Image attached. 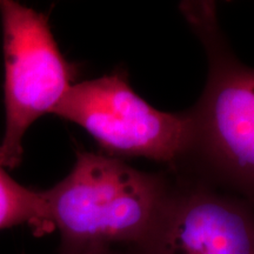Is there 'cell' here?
<instances>
[{
	"label": "cell",
	"instance_id": "2",
	"mask_svg": "<svg viewBox=\"0 0 254 254\" xmlns=\"http://www.w3.org/2000/svg\"><path fill=\"white\" fill-rule=\"evenodd\" d=\"M208 57V78L190 111L195 179L237 195L254 207V68L238 60L222 38L213 2L180 6ZM185 159V160H186Z\"/></svg>",
	"mask_w": 254,
	"mask_h": 254
},
{
	"label": "cell",
	"instance_id": "7",
	"mask_svg": "<svg viewBox=\"0 0 254 254\" xmlns=\"http://www.w3.org/2000/svg\"><path fill=\"white\" fill-rule=\"evenodd\" d=\"M82 254H123V253H120L119 251H117L116 249H95Z\"/></svg>",
	"mask_w": 254,
	"mask_h": 254
},
{
	"label": "cell",
	"instance_id": "3",
	"mask_svg": "<svg viewBox=\"0 0 254 254\" xmlns=\"http://www.w3.org/2000/svg\"><path fill=\"white\" fill-rule=\"evenodd\" d=\"M52 114L77 124L114 158H145L178 165L194 136L190 112L167 113L151 106L117 71L73 84Z\"/></svg>",
	"mask_w": 254,
	"mask_h": 254
},
{
	"label": "cell",
	"instance_id": "1",
	"mask_svg": "<svg viewBox=\"0 0 254 254\" xmlns=\"http://www.w3.org/2000/svg\"><path fill=\"white\" fill-rule=\"evenodd\" d=\"M171 183L122 159L78 152L68 176L43 190L47 225L59 232L60 254L134 245L157 219Z\"/></svg>",
	"mask_w": 254,
	"mask_h": 254
},
{
	"label": "cell",
	"instance_id": "6",
	"mask_svg": "<svg viewBox=\"0 0 254 254\" xmlns=\"http://www.w3.org/2000/svg\"><path fill=\"white\" fill-rule=\"evenodd\" d=\"M28 225L37 234L49 232L43 190L27 189L0 166V231Z\"/></svg>",
	"mask_w": 254,
	"mask_h": 254
},
{
	"label": "cell",
	"instance_id": "4",
	"mask_svg": "<svg viewBox=\"0 0 254 254\" xmlns=\"http://www.w3.org/2000/svg\"><path fill=\"white\" fill-rule=\"evenodd\" d=\"M5 57L6 128L0 166L14 168L32 124L51 113L73 85L45 14L12 0H0Z\"/></svg>",
	"mask_w": 254,
	"mask_h": 254
},
{
	"label": "cell",
	"instance_id": "5",
	"mask_svg": "<svg viewBox=\"0 0 254 254\" xmlns=\"http://www.w3.org/2000/svg\"><path fill=\"white\" fill-rule=\"evenodd\" d=\"M127 254H254V207L195 178L171 183L153 225Z\"/></svg>",
	"mask_w": 254,
	"mask_h": 254
}]
</instances>
